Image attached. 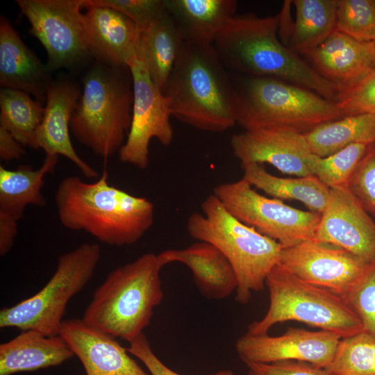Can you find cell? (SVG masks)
<instances>
[{
	"label": "cell",
	"mask_w": 375,
	"mask_h": 375,
	"mask_svg": "<svg viewBox=\"0 0 375 375\" xmlns=\"http://www.w3.org/2000/svg\"><path fill=\"white\" fill-rule=\"evenodd\" d=\"M278 15H235L213 43L226 69L249 77H269L296 85L336 102L344 90L322 76L278 35Z\"/></svg>",
	"instance_id": "cell-1"
},
{
	"label": "cell",
	"mask_w": 375,
	"mask_h": 375,
	"mask_svg": "<svg viewBox=\"0 0 375 375\" xmlns=\"http://www.w3.org/2000/svg\"><path fill=\"white\" fill-rule=\"evenodd\" d=\"M55 202L65 228L85 231L111 246L137 242L154 221L153 203L110 185L106 169L92 183L75 176L65 178L58 185Z\"/></svg>",
	"instance_id": "cell-2"
},
{
	"label": "cell",
	"mask_w": 375,
	"mask_h": 375,
	"mask_svg": "<svg viewBox=\"0 0 375 375\" xmlns=\"http://www.w3.org/2000/svg\"><path fill=\"white\" fill-rule=\"evenodd\" d=\"M164 94L172 117L195 128L222 133L236 124L234 83L213 44L185 40Z\"/></svg>",
	"instance_id": "cell-3"
},
{
	"label": "cell",
	"mask_w": 375,
	"mask_h": 375,
	"mask_svg": "<svg viewBox=\"0 0 375 375\" xmlns=\"http://www.w3.org/2000/svg\"><path fill=\"white\" fill-rule=\"evenodd\" d=\"M158 254L144 253L112 270L94 292L82 319L128 343L143 333L162 300Z\"/></svg>",
	"instance_id": "cell-4"
},
{
	"label": "cell",
	"mask_w": 375,
	"mask_h": 375,
	"mask_svg": "<svg viewBox=\"0 0 375 375\" xmlns=\"http://www.w3.org/2000/svg\"><path fill=\"white\" fill-rule=\"evenodd\" d=\"M187 222L189 235L217 248L231 265L238 281L235 299L247 304L253 292L263 290L271 270L278 263L282 247L233 215L213 194Z\"/></svg>",
	"instance_id": "cell-5"
},
{
	"label": "cell",
	"mask_w": 375,
	"mask_h": 375,
	"mask_svg": "<svg viewBox=\"0 0 375 375\" xmlns=\"http://www.w3.org/2000/svg\"><path fill=\"white\" fill-rule=\"evenodd\" d=\"M70 122L76 139L104 159L119 152L131 124L133 102L128 67L96 61L84 76Z\"/></svg>",
	"instance_id": "cell-6"
},
{
	"label": "cell",
	"mask_w": 375,
	"mask_h": 375,
	"mask_svg": "<svg viewBox=\"0 0 375 375\" xmlns=\"http://www.w3.org/2000/svg\"><path fill=\"white\" fill-rule=\"evenodd\" d=\"M234 85L236 124L244 131L277 128L306 134L344 117L336 102L276 78L247 76Z\"/></svg>",
	"instance_id": "cell-7"
},
{
	"label": "cell",
	"mask_w": 375,
	"mask_h": 375,
	"mask_svg": "<svg viewBox=\"0 0 375 375\" xmlns=\"http://www.w3.org/2000/svg\"><path fill=\"white\" fill-rule=\"evenodd\" d=\"M269 305L247 334H267L276 324L296 321L347 338L363 331L360 320L339 294L307 283L277 264L265 280Z\"/></svg>",
	"instance_id": "cell-8"
},
{
	"label": "cell",
	"mask_w": 375,
	"mask_h": 375,
	"mask_svg": "<svg viewBox=\"0 0 375 375\" xmlns=\"http://www.w3.org/2000/svg\"><path fill=\"white\" fill-rule=\"evenodd\" d=\"M100 258V246L94 243H83L61 254L54 273L39 292L1 310L0 328L58 335L68 302L92 278Z\"/></svg>",
	"instance_id": "cell-9"
},
{
	"label": "cell",
	"mask_w": 375,
	"mask_h": 375,
	"mask_svg": "<svg viewBox=\"0 0 375 375\" xmlns=\"http://www.w3.org/2000/svg\"><path fill=\"white\" fill-rule=\"evenodd\" d=\"M213 194L235 218L283 249L313 239L321 218L318 212L301 210L258 193L242 178L216 185Z\"/></svg>",
	"instance_id": "cell-10"
},
{
	"label": "cell",
	"mask_w": 375,
	"mask_h": 375,
	"mask_svg": "<svg viewBox=\"0 0 375 375\" xmlns=\"http://www.w3.org/2000/svg\"><path fill=\"white\" fill-rule=\"evenodd\" d=\"M30 33L42 44L53 72L73 68L92 58L82 25L84 0H16Z\"/></svg>",
	"instance_id": "cell-11"
},
{
	"label": "cell",
	"mask_w": 375,
	"mask_h": 375,
	"mask_svg": "<svg viewBox=\"0 0 375 375\" xmlns=\"http://www.w3.org/2000/svg\"><path fill=\"white\" fill-rule=\"evenodd\" d=\"M129 68L133 89L132 119L126 141L118 152L119 158L144 169L149 164V144L153 138L164 146L172 143V115L168 99L151 78L139 47Z\"/></svg>",
	"instance_id": "cell-12"
},
{
	"label": "cell",
	"mask_w": 375,
	"mask_h": 375,
	"mask_svg": "<svg viewBox=\"0 0 375 375\" xmlns=\"http://www.w3.org/2000/svg\"><path fill=\"white\" fill-rule=\"evenodd\" d=\"M278 264L303 281L342 297L371 265L341 247L315 239L282 249Z\"/></svg>",
	"instance_id": "cell-13"
},
{
	"label": "cell",
	"mask_w": 375,
	"mask_h": 375,
	"mask_svg": "<svg viewBox=\"0 0 375 375\" xmlns=\"http://www.w3.org/2000/svg\"><path fill=\"white\" fill-rule=\"evenodd\" d=\"M341 339L328 331L289 328L279 336L246 333L237 340L235 347L245 364L295 360L326 368L333 360Z\"/></svg>",
	"instance_id": "cell-14"
},
{
	"label": "cell",
	"mask_w": 375,
	"mask_h": 375,
	"mask_svg": "<svg viewBox=\"0 0 375 375\" xmlns=\"http://www.w3.org/2000/svg\"><path fill=\"white\" fill-rule=\"evenodd\" d=\"M330 199L313 239L375 263V222L348 188L330 189Z\"/></svg>",
	"instance_id": "cell-15"
},
{
	"label": "cell",
	"mask_w": 375,
	"mask_h": 375,
	"mask_svg": "<svg viewBox=\"0 0 375 375\" xmlns=\"http://www.w3.org/2000/svg\"><path fill=\"white\" fill-rule=\"evenodd\" d=\"M231 147L241 165L267 163L286 174L311 175L308 162L312 153L303 134L277 128L247 130L231 137Z\"/></svg>",
	"instance_id": "cell-16"
},
{
	"label": "cell",
	"mask_w": 375,
	"mask_h": 375,
	"mask_svg": "<svg viewBox=\"0 0 375 375\" xmlns=\"http://www.w3.org/2000/svg\"><path fill=\"white\" fill-rule=\"evenodd\" d=\"M58 335L79 359L86 375H150L115 338L82 319H63Z\"/></svg>",
	"instance_id": "cell-17"
},
{
	"label": "cell",
	"mask_w": 375,
	"mask_h": 375,
	"mask_svg": "<svg viewBox=\"0 0 375 375\" xmlns=\"http://www.w3.org/2000/svg\"><path fill=\"white\" fill-rule=\"evenodd\" d=\"M85 8L82 25L92 57L108 65L129 67L137 56L138 26L111 8L88 6Z\"/></svg>",
	"instance_id": "cell-18"
},
{
	"label": "cell",
	"mask_w": 375,
	"mask_h": 375,
	"mask_svg": "<svg viewBox=\"0 0 375 375\" xmlns=\"http://www.w3.org/2000/svg\"><path fill=\"white\" fill-rule=\"evenodd\" d=\"M81 95L79 85L73 81L62 78L51 83L36 135L35 149H43L45 155L65 156L85 177L94 178L98 172L77 154L69 135L71 119Z\"/></svg>",
	"instance_id": "cell-19"
},
{
	"label": "cell",
	"mask_w": 375,
	"mask_h": 375,
	"mask_svg": "<svg viewBox=\"0 0 375 375\" xmlns=\"http://www.w3.org/2000/svg\"><path fill=\"white\" fill-rule=\"evenodd\" d=\"M52 72L22 40L12 24L0 17V85L24 92L46 102Z\"/></svg>",
	"instance_id": "cell-20"
},
{
	"label": "cell",
	"mask_w": 375,
	"mask_h": 375,
	"mask_svg": "<svg viewBox=\"0 0 375 375\" xmlns=\"http://www.w3.org/2000/svg\"><path fill=\"white\" fill-rule=\"evenodd\" d=\"M158 256L163 267L172 262L185 265L199 290L208 299L227 298L237 290L238 281L231 265L208 242L198 241L183 249L165 250Z\"/></svg>",
	"instance_id": "cell-21"
},
{
	"label": "cell",
	"mask_w": 375,
	"mask_h": 375,
	"mask_svg": "<svg viewBox=\"0 0 375 375\" xmlns=\"http://www.w3.org/2000/svg\"><path fill=\"white\" fill-rule=\"evenodd\" d=\"M307 56L322 76L344 89L375 68L372 42H360L336 30Z\"/></svg>",
	"instance_id": "cell-22"
},
{
	"label": "cell",
	"mask_w": 375,
	"mask_h": 375,
	"mask_svg": "<svg viewBox=\"0 0 375 375\" xmlns=\"http://www.w3.org/2000/svg\"><path fill=\"white\" fill-rule=\"evenodd\" d=\"M74 356L59 335L26 330L0 344V375L28 372L62 364Z\"/></svg>",
	"instance_id": "cell-23"
},
{
	"label": "cell",
	"mask_w": 375,
	"mask_h": 375,
	"mask_svg": "<svg viewBox=\"0 0 375 375\" xmlns=\"http://www.w3.org/2000/svg\"><path fill=\"white\" fill-rule=\"evenodd\" d=\"M185 40L213 44L235 15V0H165Z\"/></svg>",
	"instance_id": "cell-24"
},
{
	"label": "cell",
	"mask_w": 375,
	"mask_h": 375,
	"mask_svg": "<svg viewBox=\"0 0 375 375\" xmlns=\"http://www.w3.org/2000/svg\"><path fill=\"white\" fill-rule=\"evenodd\" d=\"M58 156L45 155L37 169L26 165L15 169L0 165V212L19 221L27 206H44L46 200L42 193L44 177L55 170Z\"/></svg>",
	"instance_id": "cell-25"
},
{
	"label": "cell",
	"mask_w": 375,
	"mask_h": 375,
	"mask_svg": "<svg viewBox=\"0 0 375 375\" xmlns=\"http://www.w3.org/2000/svg\"><path fill=\"white\" fill-rule=\"evenodd\" d=\"M242 178L273 198L303 203L310 211L321 214L330 199V188L316 176L281 178L269 173L258 163L242 164Z\"/></svg>",
	"instance_id": "cell-26"
},
{
	"label": "cell",
	"mask_w": 375,
	"mask_h": 375,
	"mask_svg": "<svg viewBox=\"0 0 375 375\" xmlns=\"http://www.w3.org/2000/svg\"><path fill=\"white\" fill-rule=\"evenodd\" d=\"M184 41L168 10L140 30L138 47L151 78L162 92Z\"/></svg>",
	"instance_id": "cell-27"
},
{
	"label": "cell",
	"mask_w": 375,
	"mask_h": 375,
	"mask_svg": "<svg viewBox=\"0 0 375 375\" xmlns=\"http://www.w3.org/2000/svg\"><path fill=\"white\" fill-rule=\"evenodd\" d=\"M296 17L288 48L308 55L335 30L337 0H294Z\"/></svg>",
	"instance_id": "cell-28"
},
{
	"label": "cell",
	"mask_w": 375,
	"mask_h": 375,
	"mask_svg": "<svg viewBox=\"0 0 375 375\" xmlns=\"http://www.w3.org/2000/svg\"><path fill=\"white\" fill-rule=\"evenodd\" d=\"M311 152L319 157L330 156L353 144H375V115L346 116L325 123L303 134Z\"/></svg>",
	"instance_id": "cell-29"
},
{
	"label": "cell",
	"mask_w": 375,
	"mask_h": 375,
	"mask_svg": "<svg viewBox=\"0 0 375 375\" xmlns=\"http://www.w3.org/2000/svg\"><path fill=\"white\" fill-rule=\"evenodd\" d=\"M44 112L43 104L28 94L10 88L0 90V126L24 147L35 149V140Z\"/></svg>",
	"instance_id": "cell-30"
},
{
	"label": "cell",
	"mask_w": 375,
	"mask_h": 375,
	"mask_svg": "<svg viewBox=\"0 0 375 375\" xmlns=\"http://www.w3.org/2000/svg\"><path fill=\"white\" fill-rule=\"evenodd\" d=\"M325 369L331 375H375V338L362 331L342 338Z\"/></svg>",
	"instance_id": "cell-31"
},
{
	"label": "cell",
	"mask_w": 375,
	"mask_h": 375,
	"mask_svg": "<svg viewBox=\"0 0 375 375\" xmlns=\"http://www.w3.org/2000/svg\"><path fill=\"white\" fill-rule=\"evenodd\" d=\"M369 146L362 143L351 144L326 157L312 153L308 162L310 172L330 189L348 188Z\"/></svg>",
	"instance_id": "cell-32"
},
{
	"label": "cell",
	"mask_w": 375,
	"mask_h": 375,
	"mask_svg": "<svg viewBox=\"0 0 375 375\" xmlns=\"http://www.w3.org/2000/svg\"><path fill=\"white\" fill-rule=\"evenodd\" d=\"M335 30L360 42L375 41V0H337Z\"/></svg>",
	"instance_id": "cell-33"
},
{
	"label": "cell",
	"mask_w": 375,
	"mask_h": 375,
	"mask_svg": "<svg viewBox=\"0 0 375 375\" xmlns=\"http://www.w3.org/2000/svg\"><path fill=\"white\" fill-rule=\"evenodd\" d=\"M342 298L360 320L363 331L375 338V263Z\"/></svg>",
	"instance_id": "cell-34"
},
{
	"label": "cell",
	"mask_w": 375,
	"mask_h": 375,
	"mask_svg": "<svg viewBox=\"0 0 375 375\" xmlns=\"http://www.w3.org/2000/svg\"><path fill=\"white\" fill-rule=\"evenodd\" d=\"M83 5L115 9L134 22L140 30L167 12L165 0H84Z\"/></svg>",
	"instance_id": "cell-35"
},
{
	"label": "cell",
	"mask_w": 375,
	"mask_h": 375,
	"mask_svg": "<svg viewBox=\"0 0 375 375\" xmlns=\"http://www.w3.org/2000/svg\"><path fill=\"white\" fill-rule=\"evenodd\" d=\"M336 103L343 117L360 114L375 115V68L344 88Z\"/></svg>",
	"instance_id": "cell-36"
},
{
	"label": "cell",
	"mask_w": 375,
	"mask_h": 375,
	"mask_svg": "<svg viewBox=\"0 0 375 375\" xmlns=\"http://www.w3.org/2000/svg\"><path fill=\"white\" fill-rule=\"evenodd\" d=\"M348 189L367 212L375 215V144L368 147Z\"/></svg>",
	"instance_id": "cell-37"
},
{
	"label": "cell",
	"mask_w": 375,
	"mask_h": 375,
	"mask_svg": "<svg viewBox=\"0 0 375 375\" xmlns=\"http://www.w3.org/2000/svg\"><path fill=\"white\" fill-rule=\"evenodd\" d=\"M128 344L127 351L144 365L150 375H183L169 368L158 358L144 333ZM210 375L235 374L230 369H223Z\"/></svg>",
	"instance_id": "cell-38"
},
{
	"label": "cell",
	"mask_w": 375,
	"mask_h": 375,
	"mask_svg": "<svg viewBox=\"0 0 375 375\" xmlns=\"http://www.w3.org/2000/svg\"><path fill=\"white\" fill-rule=\"evenodd\" d=\"M249 375H331L325 368L295 360L245 364Z\"/></svg>",
	"instance_id": "cell-39"
},
{
	"label": "cell",
	"mask_w": 375,
	"mask_h": 375,
	"mask_svg": "<svg viewBox=\"0 0 375 375\" xmlns=\"http://www.w3.org/2000/svg\"><path fill=\"white\" fill-rule=\"evenodd\" d=\"M18 220L0 212V255L4 256L11 249L17 234Z\"/></svg>",
	"instance_id": "cell-40"
},
{
	"label": "cell",
	"mask_w": 375,
	"mask_h": 375,
	"mask_svg": "<svg viewBox=\"0 0 375 375\" xmlns=\"http://www.w3.org/2000/svg\"><path fill=\"white\" fill-rule=\"evenodd\" d=\"M24 147L12 134L0 126V158L4 161L18 160L25 153Z\"/></svg>",
	"instance_id": "cell-41"
},
{
	"label": "cell",
	"mask_w": 375,
	"mask_h": 375,
	"mask_svg": "<svg viewBox=\"0 0 375 375\" xmlns=\"http://www.w3.org/2000/svg\"><path fill=\"white\" fill-rule=\"evenodd\" d=\"M372 45H373L374 56V61H375V41L372 42Z\"/></svg>",
	"instance_id": "cell-42"
}]
</instances>
